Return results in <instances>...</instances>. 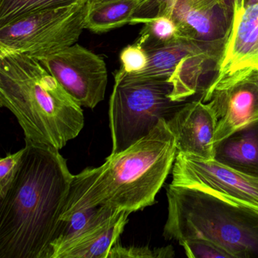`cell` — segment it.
I'll return each mask as SVG.
<instances>
[{
	"instance_id": "17",
	"label": "cell",
	"mask_w": 258,
	"mask_h": 258,
	"mask_svg": "<svg viewBox=\"0 0 258 258\" xmlns=\"http://www.w3.org/2000/svg\"><path fill=\"white\" fill-rule=\"evenodd\" d=\"M216 55L213 50L206 51L188 55L179 63L168 79L172 85L170 95L172 101L184 102L196 94L206 64L214 59Z\"/></svg>"
},
{
	"instance_id": "9",
	"label": "cell",
	"mask_w": 258,
	"mask_h": 258,
	"mask_svg": "<svg viewBox=\"0 0 258 258\" xmlns=\"http://www.w3.org/2000/svg\"><path fill=\"white\" fill-rule=\"evenodd\" d=\"M37 59L81 106L93 109L105 99L108 71L100 55L75 43Z\"/></svg>"
},
{
	"instance_id": "19",
	"label": "cell",
	"mask_w": 258,
	"mask_h": 258,
	"mask_svg": "<svg viewBox=\"0 0 258 258\" xmlns=\"http://www.w3.org/2000/svg\"><path fill=\"white\" fill-rule=\"evenodd\" d=\"M139 38V43L145 49L160 43H165L176 37V25L166 16H158L143 24Z\"/></svg>"
},
{
	"instance_id": "6",
	"label": "cell",
	"mask_w": 258,
	"mask_h": 258,
	"mask_svg": "<svg viewBox=\"0 0 258 258\" xmlns=\"http://www.w3.org/2000/svg\"><path fill=\"white\" fill-rule=\"evenodd\" d=\"M91 0L41 12L0 28V55L22 53L38 58L75 44L86 28Z\"/></svg>"
},
{
	"instance_id": "8",
	"label": "cell",
	"mask_w": 258,
	"mask_h": 258,
	"mask_svg": "<svg viewBox=\"0 0 258 258\" xmlns=\"http://www.w3.org/2000/svg\"><path fill=\"white\" fill-rule=\"evenodd\" d=\"M172 175L173 185L200 188L258 210V177L241 173L216 160L177 153Z\"/></svg>"
},
{
	"instance_id": "24",
	"label": "cell",
	"mask_w": 258,
	"mask_h": 258,
	"mask_svg": "<svg viewBox=\"0 0 258 258\" xmlns=\"http://www.w3.org/2000/svg\"><path fill=\"white\" fill-rule=\"evenodd\" d=\"M226 4L233 9L234 7H241V6L245 5L247 0H225Z\"/></svg>"
},
{
	"instance_id": "3",
	"label": "cell",
	"mask_w": 258,
	"mask_h": 258,
	"mask_svg": "<svg viewBox=\"0 0 258 258\" xmlns=\"http://www.w3.org/2000/svg\"><path fill=\"white\" fill-rule=\"evenodd\" d=\"M0 105L10 110L25 140L60 150L84 126L82 106L37 58L0 55Z\"/></svg>"
},
{
	"instance_id": "21",
	"label": "cell",
	"mask_w": 258,
	"mask_h": 258,
	"mask_svg": "<svg viewBox=\"0 0 258 258\" xmlns=\"http://www.w3.org/2000/svg\"><path fill=\"white\" fill-rule=\"evenodd\" d=\"M179 244L189 258H233L229 252L205 238H187Z\"/></svg>"
},
{
	"instance_id": "20",
	"label": "cell",
	"mask_w": 258,
	"mask_h": 258,
	"mask_svg": "<svg viewBox=\"0 0 258 258\" xmlns=\"http://www.w3.org/2000/svg\"><path fill=\"white\" fill-rule=\"evenodd\" d=\"M175 251L172 245L149 248L148 246L137 247L120 245V241L114 244L108 255V258H172Z\"/></svg>"
},
{
	"instance_id": "10",
	"label": "cell",
	"mask_w": 258,
	"mask_h": 258,
	"mask_svg": "<svg viewBox=\"0 0 258 258\" xmlns=\"http://www.w3.org/2000/svg\"><path fill=\"white\" fill-rule=\"evenodd\" d=\"M216 68L217 74L207 90L258 71V2L247 1L232 9L230 29Z\"/></svg>"
},
{
	"instance_id": "26",
	"label": "cell",
	"mask_w": 258,
	"mask_h": 258,
	"mask_svg": "<svg viewBox=\"0 0 258 258\" xmlns=\"http://www.w3.org/2000/svg\"><path fill=\"white\" fill-rule=\"evenodd\" d=\"M144 1H146V0H144Z\"/></svg>"
},
{
	"instance_id": "7",
	"label": "cell",
	"mask_w": 258,
	"mask_h": 258,
	"mask_svg": "<svg viewBox=\"0 0 258 258\" xmlns=\"http://www.w3.org/2000/svg\"><path fill=\"white\" fill-rule=\"evenodd\" d=\"M166 16L173 21L176 37L200 44L224 45L232 19L225 0H146L130 25Z\"/></svg>"
},
{
	"instance_id": "2",
	"label": "cell",
	"mask_w": 258,
	"mask_h": 258,
	"mask_svg": "<svg viewBox=\"0 0 258 258\" xmlns=\"http://www.w3.org/2000/svg\"><path fill=\"white\" fill-rule=\"evenodd\" d=\"M176 139L161 119L150 134L103 164L74 175L61 216L67 220L81 210L108 207L131 213L156 203L176 159Z\"/></svg>"
},
{
	"instance_id": "14",
	"label": "cell",
	"mask_w": 258,
	"mask_h": 258,
	"mask_svg": "<svg viewBox=\"0 0 258 258\" xmlns=\"http://www.w3.org/2000/svg\"><path fill=\"white\" fill-rule=\"evenodd\" d=\"M214 160L258 177V120L216 143Z\"/></svg>"
},
{
	"instance_id": "1",
	"label": "cell",
	"mask_w": 258,
	"mask_h": 258,
	"mask_svg": "<svg viewBox=\"0 0 258 258\" xmlns=\"http://www.w3.org/2000/svg\"><path fill=\"white\" fill-rule=\"evenodd\" d=\"M25 140L17 175L0 198V258H46L73 179L59 150Z\"/></svg>"
},
{
	"instance_id": "16",
	"label": "cell",
	"mask_w": 258,
	"mask_h": 258,
	"mask_svg": "<svg viewBox=\"0 0 258 258\" xmlns=\"http://www.w3.org/2000/svg\"><path fill=\"white\" fill-rule=\"evenodd\" d=\"M144 0H91L86 29L105 33L131 24Z\"/></svg>"
},
{
	"instance_id": "11",
	"label": "cell",
	"mask_w": 258,
	"mask_h": 258,
	"mask_svg": "<svg viewBox=\"0 0 258 258\" xmlns=\"http://www.w3.org/2000/svg\"><path fill=\"white\" fill-rule=\"evenodd\" d=\"M130 213L99 207L72 235L55 240L46 258H108L129 220Z\"/></svg>"
},
{
	"instance_id": "12",
	"label": "cell",
	"mask_w": 258,
	"mask_h": 258,
	"mask_svg": "<svg viewBox=\"0 0 258 258\" xmlns=\"http://www.w3.org/2000/svg\"><path fill=\"white\" fill-rule=\"evenodd\" d=\"M202 101L217 120L215 142L229 137L258 120V71L211 90H205Z\"/></svg>"
},
{
	"instance_id": "18",
	"label": "cell",
	"mask_w": 258,
	"mask_h": 258,
	"mask_svg": "<svg viewBox=\"0 0 258 258\" xmlns=\"http://www.w3.org/2000/svg\"><path fill=\"white\" fill-rule=\"evenodd\" d=\"M83 0H0V28L41 12L71 7Z\"/></svg>"
},
{
	"instance_id": "15",
	"label": "cell",
	"mask_w": 258,
	"mask_h": 258,
	"mask_svg": "<svg viewBox=\"0 0 258 258\" xmlns=\"http://www.w3.org/2000/svg\"><path fill=\"white\" fill-rule=\"evenodd\" d=\"M213 49H216V46L200 44L175 37L165 43L144 49L148 55L147 66L143 72L131 75L142 78L169 79L176 66L185 57L214 50Z\"/></svg>"
},
{
	"instance_id": "13",
	"label": "cell",
	"mask_w": 258,
	"mask_h": 258,
	"mask_svg": "<svg viewBox=\"0 0 258 258\" xmlns=\"http://www.w3.org/2000/svg\"><path fill=\"white\" fill-rule=\"evenodd\" d=\"M167 123L176 139L177 153L214 159L217 120L208 104L202 99L187 102Z\"/></svg>"
},
{
	"instance_id": "5",
	"label": "cell",
	"mask_w": 258,
	"mask_h": 258,
	"mask_svg": "<svg viewBox=\"0 0 258 258\" xmlns=\"http://www.w3.org/2000/svg\"><path fill=\"white\" fill-rule=\"evenodd\" d=\"M172 85L165 78L114 74L109 102L112 152H122L150 134L161 119L167 120L184 105L170 98Z\"/></svg>"
},
{
	"instance_id": "22",
	"label": "cell",
	"mask_w": 258,
	"mask_h": 258,
	"mask_svg": "<svg viewBox=\"0 0 258 258\" xmlns=\"http://www.w3.org/2000/svg\"><path fill=\"white\" fill-rule=\"evenodd\" d=\"M121 69L128 75L143 72L148 64V55L144 48L136 43L125 47L120 52Z\"/></svg>"
},
{
	"instance_id": "23",
	"label": "cell",
	"mask_w": 258,
	"mask_h": 258,
	"mask_svg": "<svg viewBox=\"0 0 258 258\" xmlns=\"http://www.w3.org/2000/svg\"><path fill=\"white\" fill-rule=\"evenodd\" d=\"M23 149L0 160V198L4 197L19 171L23 157Z\"/></svg>"
},
{
	"instance_id": "4",
	"label": "cell",
	"mask_w": 258,
	"mask_h": 258,
	"mask_svg": "<svg viewBox=\"0 0 258 258\" xmlns=\"http://www.w3.org/2000/svg\"><path fill=\"white\" fill-rule=\"evenodd\" d=\"M166 240L201 238L233 258H258V210L195 187H166Z\"/></svg>"
},
{
	"instance_id": "25",
	"label": "cell",
	"mask_w": 258,
	"mask_h": 258,
	"mask_svg": "<svg viewBox=\"0 0 258 258\" xmlns=\"http://www.w3.org/2000/svg\"><path fill=\"white\" fill-rule=\"evenodd\" d=\"M249 2H258V0H249Z\"/></svg>"
}]
</instances>
